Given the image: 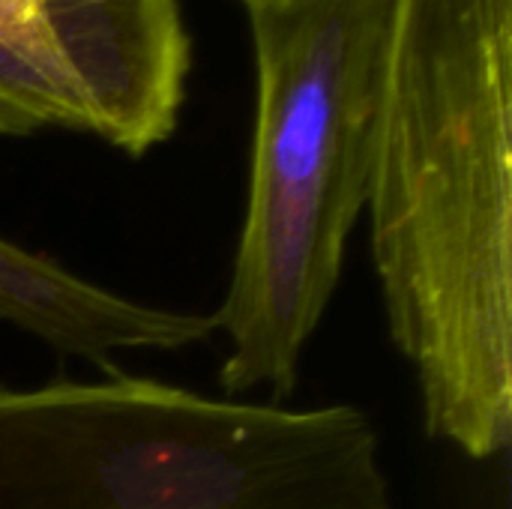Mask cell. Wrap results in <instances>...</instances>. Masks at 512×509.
I'll list each match as a JSON object with an SVG mask.
<instances>
[{
    "instance_id": "1",
    "label": "cell",
    "mask_w": 512,
    "mask_h": 509,
    "mask_svg": "<svg viewBox=\"0 0 512 509\" xmlns=\"http://www.w3.org/2000/svg\"><path fill=\"white\" fill-rule=\"evenodd\" d=\"M366 210L426 432L498 459L512 438V0H393Z\"/></svg>"
},
{
    "instance_id": "2",
    "label": "cell",
    "mask_w": 512,
    "mask_h": 509,
    "mask_svg": "<svg viewBox=\"0 0 512 509\" xmlns=\"http://www.w3.org/2000/svg\"><path fill=\"white\" fill-rule=\"evenodd\" d=\"M0 509H402L372 417L150 375L0 381Z\"/></svg>"
},
{
    "instance_id": "3",
    "label": "cell",
    "mask_w": 512,
    "mask_h": 509,
    "mask_svg": "<svg viewBox=\"0 0 512 509\" xmlns=\"http://www.w3.org/2000/svg\"><path fill=\"white\" fill-rule=\"evenodd\" d=\"M258 114L246 213L222 306L228 399L294 396L366 210L393 0H291L255 12Z\"/></svg>"
},
{
    "instance_id": "4",
    "label": "cell",
    "mask_w": 512,
    "mask_h": 509,
    "mask_svg": "<svg viewBox=\"0 0 512 509\" xmlns=\"http://www.w3.org/2000/svg\"><path fill=\"white\" fill-rule=\"evenodd\" d=\"M0 42L75 105L84 132L129 156L177 129L189 78L180 0H0Z\"/></svg>"
},
{
    "instance_id": "5",
    "label": "cell",
    "mask_w": 512,
    "mask_h": 509,
    "mask_svg": "<svg viewBox=\"0 0 512 509\" xmlns=\"http://www.w3.org/2000/svg\"><path fill=\"white\" fill-rule=\"evenodd\" d=\"M0 324L27 333L60 357L105 366L129 348L138 309L126 294L0 237Z\"/></svg>"
},
{
    "instance_id": "6",
    "label": "cell",
    "mask_w": 512,
    "mask_h": 509,
    "mask_svg": "<svg viewBox=\"0 0 512 509\" xmlns=\"http://www.w3.org/2000/svg\"><path fill=\"white\" fill-rule=\"evenodd\" d=\"M48 126L84 132L75 105L0 42V135H33Z\"/></svg>"
},
{
    "instance_id": "7",
    "label": "cell",
    "mask_w": 512,
    "mask_h": 509,
    "mask_svg": "<svg viewBox=\"0 0 512 509\" xmlns=\"http://www.w3.org/2000/svg\"><path fill=\"white\" fill-rule=\"evenodd\" d=\"M246 9H249V15H255V12H267V9H279V6H285V3H291V0H240Z\"/></svg>"
}]
</instances>
